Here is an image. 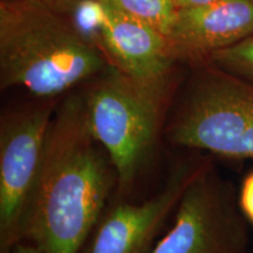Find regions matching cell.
Listing matches in <instances>:
<instances>
[{
  "mask_svg": "<svg viewBox=\"0 0 253 253\" xmlns=\"http://www.w3.org/2000/svg\"><path fill=\"white\" fill-rule=\"evenodd\" d=\"M114 190L115 168L88 126L81 91H72L50 122L24 242L43 253H80Z\"/></svg>",
  "mask_w": 253,
  "mask_h": 253,
  "instance_id": "6da1fadb",
  "label": "cell"
},
{
  "mask_svg": "<svg viewBox=\"0 0 253 253\" xmlns=\"http://www.w3.org/2000/svg\"><path fill=\"white\" fill-rule=\"evenodd\" d=\"M164 126L172 145L253 160V84L203 62Z\"/></svg>",
  "mask_w": 253,
  "mask_h": 253,
  "instance_id": "277c9868",
  "label": "cell"
},
{
  "mask_svg": "<svg viewBox=\"0 0 253 253\" xmlns=\"http://www.w3.org/2000/svg\"><path fill=\"white\" fill-rule=\"evenodd\" d=\"M213 1H219V0H173V2H175L177 8L205 5V4H210V2H213Z\"/></svg>",
  "mask_w": 253,
  "mask_h": 253,
  "instance_id": "5bb4252c",
  "label": "cell"
},
{
  "mask_svg": "<svg viewBox=\"0 0 253 253\" xmlns=\"http://www.w3.org/2000/svg\"><path fill=\"white\" fill-rule=\"evenodd\" d=\"M238 202L243 214L253 224V171L250 172L243 182Z\"/></svg>",
  "mask_w": 253,
  "mask_h": 253,
  "instance_id": "7c38bea8",
  "label": "cell"
},
{
  "mask_svg": "<svg viewBox=\"0 0 253 253\" xmlns=\"http://www.w3.org/2000/svg\"><path fill=\"white\" fill-rule=\"evenodd\" d=\"M102 53L110 66L144 82L171 81L177 61L162 33L107 0H46Z\"/></svg>",
  "mask_w": 253,
  "mask_h": 253,
  "instance_id": "8992f818",
  "label": "cell"
},
{
  "mask_svg": "<svg viewBox=\"0 0 253 253\" xmlns=\"http://www.w3.org/2000/svg\"><path fill=\"white\" fill-rule=\"evenodd\" d=\"M170 81L144 82L109 66L80 90L91 134L107 151L126 196L143 175L164 130Z\"/></svg>",
  "mask_w": 253,
  "mask_h": 253,
  "instance_id": "3957f363",
  "label": "cell"
},
{
  "mask_svg": "<svg viewBox=\"0 0 253 253\" xmlns=\"http://www.w3.org/2000/svg\"><path fill=\"white\" fill-rule=\"evenodd\" d=\"M208 157L182 161L160 191L140 203L119 202L107 208L80 253H153L168 218Z\"/></svg>",
  "mask_w": 253,
  "mask_h": 253,
  "instance_id": "ba28073f",
  "label": "cell"
},
{
  "mask_svg": "<svg viewBox=\"0 0 253 253\" xmlns=\"http://www.w3.org/2000/svg\"><path fill=\"white\" fill-rule=\"evenodd\" d=\"M46 0H0V87L59 100L109 67Z\"/></svg>",
  "mask_w": 253,
  "mask_h": 253,
  "instance_id": "7a4b0ae2",
  "label": "cell"
},
{
  "mask_svg": "<svg viewBox=\"0 0 253 253\" xmlns=\"http://www.w3.org/2000/svg\"><path fill=\"white\" fill-rule=\"evenodd\" d=\"M205 62L253 84V34L213 53Z\"/></svg>",
  "mask_w": 253,
  "mask_h": 253,
  "instance_id": "8fae6325",
  "label": "cell"
},
{
  "mask_svg": "<svg viewBox=\"0 0 253 253\" xmlns=\"http://www.w3.org/2000/svg\"><path fill=\"white\" fill-rule=\"evenodd\" d=\"M9 253H43V252L41 251L39 248H37L36 245L31 244V243L21 242L15 245Z\"/></svg>",
  "mask_w": 253,
  "mask_h": 253,
  "instance_id": "4fadbf2b",
  "label": "cell"
},
{
  "mask_svg": "<svg viewBox=\"0 0 253 253\" xmlns=\"http://www.w3.org/2000/svg\"><path fill=\"white\" fill-rule=\"evenodd\" d=\"M244 217L232 185L209 162L186 185L153 253H248Z\"/></svg>",
  "mask_w": 253,
  "mask_h": 253,
  "instance_id": "52a82bcc",
  "label": "cell"
},
{
  "mask_svg": "<svg viewBox=\"0 0 253 253\" xmlns=\"http://www.w3.org/2000/svg\"><path fill=\"white\" fill-rule=\"evenodd\" d=\"M123 13L169 36L177 7L173 0H107Z\"/></svg>",
  "mask_w": 253,
  "mask_h": 253,
  "instance_id": "30bf717a",
  "label": "cell"
},
{
  "mask_svg": "<svg viewBox=\"0 0 253 253\" xmlns=\"http://www.w3.org/2000/svg\"><path fill=\"white\" fill-rule=\"evenodd\" d=\"M253 34V0H219L177 8L169 40L177 60L205 62Z\"/></svg>",
  "mask_w": 253,
  "mask_h": 253,
  "instance_id": "9c48e42d",
  "label": "cell"
},
{
  "mask_svg": "<svg viewBox=\"0 0 253 253\" xmlns=\"http://www.w3.org/2000/svg\"><path fill=\"white\" fill-rule=\"evenodd\" d=\"M59 101L37 99L6 112L0 120V253H9L24 242Z\"/></svg>",
  "mask_w": 253,
  "mask_h": 253,
  "instance_id": "5b68a950",
  "label": "cell"
}]
</instances>
